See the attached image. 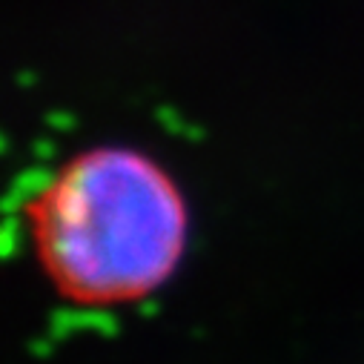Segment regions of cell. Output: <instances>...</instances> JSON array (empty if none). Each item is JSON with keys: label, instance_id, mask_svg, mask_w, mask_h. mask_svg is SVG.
<instances>
[{"label": "cell", "instance_id": "6da1fadb", "mask_svg": "<svg viewBox=\"0 0 364 364\" xmlns=\"http://www.w3.org/2000/svg\"><path fill=\"white\" fill-rule=\"evenodd\" d=\"M32 252L55 293L77 307L149 299L187 252L190 213L175 178L132 146L63 161L26 201Z\"/></svg>", "mask_w": 364, "mask_h": 364}]
</instances>
